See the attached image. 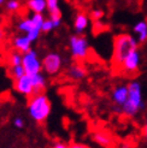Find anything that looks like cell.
<instances>
[{
    "mask_svg": "<svg viewBox=\"0 0 147 148\" xmlns=\"http://www.w3.org/2000/svg\"><path fill=\"white\" fill-rule=\"evenodd\" d=\"M53 29H56V28L52 23V21L49 18H46L45 22H43V24H42V33H49V32H52Z\"/></svg>",
    "mask_w": 147,
    "mask_h": 148,
    "instance_id": "cell-24",
    "label": "cell"
},
{
    "mask_svg": "<svg viewBox=\"0 0 147 148\" xmlns=\"http://www.w3.org/2000/svg\"><path fill=\"white\" fill-rule=\"evenodd\" d=\"M5 39H6V32L3 27H0V45L5 41Z\"/></svg>",
    "mask_w": 147,
    "mask_h": 148,
    "instance_id": "cell-29",
    "label": "cell"
},
{
    "mask_svg": "<svg viewBox=\"0 0 147 148\" xmlns=\"http://www.w3.org/2000/svg\"><path fill=\"white\" fill-rule=\"evenodd\" d=\"M69 52L75 60H84L89 54V42L84 35L74 34L69 38Z\"/></svg>",
    "mask_w": 147,
    "mask_h": 148,
    "instance_id": "cell-5",
    "label": "cell"
},
{
    "mask_svg": "<svg viewBox=\"0 0 147 148\" xmlns=\"http://www.w3.org/2000/svg\"><path fill=\"white\" fill-rule=\"evenodd\" d=\"M94 22H99L101 21V18L104 17V12H102L101 9H94L92 12H91V16H89Z\"/></svg>",
    "mask_w": 147,
    "mask_h": 148,
    "instance_id": "cell-23",
    "label": "cell"
},
{
    "mask_svg": "<svg viewBox=\"0 0 147 148\" xmlns=\"http://www.w3.org/2000/svg\"><path fill=\"white\" fill-rule=\"evenodd\" d=\"M92 138H93V141L97 145L104 147V148H111L112 145H113L112 136L110 135L107 131H105V130H97V131H94L93 135H92Z\"/></svg>",
    "mask_w": 147,
    "mask_h": 148,
    "instance_id": "cell-13",
    "label": "cell"
},
{
    "mask_svg": "<svg viewBox=\"0 0 147 148\" xmlns=\"http://www.w3.org/2000/svg\"><path fill=\"white\" fill-rule=\"evenodd\" d=\"M142 136L145 138V141L147 142V116L145 118V122H144V125H142Z\"/></svg>",
    "mask_w": 147,
    "mask_h": 148,
    "instance_id": "cell-28",
    "label": "cell"
},
{
    "mask_svg": "<svg viewBox=\"0 0 147 148\" xmlns=\"http://www.w3.org/2000/svg\"><path fill=\"white\" fill-rule=\"evenodd\" d=\"M32 81H33V87H34V94L43 93V90L47 87V79H46V76L42 73V71L32 75Z\"/></svg>",
    "mask_w": 147,
    "mask_h": 148,
    "instance_id": "cell-16",
    "label": "cell"
},
{
    "mask_svg": "<svg viewBox=\"0 0 147 148\" xmlns=\"http://www.w3.org/2000/svg\"><path fill=\"white\" fill-rule=\"evenodd\" d=\"M25 6L33 13H45L47 11L46 0H27Z\"/></svg>",
    "mask_w": 147,
    "mask_h": 148,
    "instance_id": "cell-17",
    "label": "cell"
},
{
    "mask_svg": "<svg viewBox=\"0 0 147 148\" xmlns=\"http://www.w3.org/2000/svg\"><path fill=\"white\" fill-rule=\"evenodd\" d=\"M129 94L126 103L121 108V113L126 117L134 118L139 113H141L146 107V102L144 98L142 86L139 81H130L128 83Z\"/></svg>",
    "mask_w": 147,
    "mask_h": 148,
    "instance_id": "cell-1",
    "label": "cell"
},
{
    "mask_svg": "<svg viewBox=\"0 0 147 148\" xmlns=\"http://www.w3.org/2000/svg\"><path fill=\"white\" fill-rule=\"evenodd\" d=\"M133 33L139 43H145L147 41V21H137L133 27Z\"/></svg>",
    "mask_w": 147,
    "mask_h": 148,
    "instance_id": "cell-14",
    "label": "cell"
},
{
    "mask_svg": "<svg viewBox=\"0 0 147 148\" xmlns=\"http://www.w3.org/2000/svg\"><path fill=\"white\" fill-rule=\"evenodd\" d=\"M22 7V1L21 0H6L5 3V9L9 12H17Z\"/></svg>",
    "mask_w": 147,
    "mask_h": 148,
    "instance_id": "cell-19",
    "label": "cell"
},
{
    "mask_svg": "<svg viewBox=\"0 0 147 148\" xmlns=\"http://www.w3.org/2000/svg\"><path fill=\"white\" fill-rule=\"evenodd\" d=\"M28 114L36 123H43L51 114V101L43 93L34 94L28 101Z\"/></svg>",
    "mask_w": 147,
    "mask_h": 148,
    "instance_id": "cell-3",
    "label": "cell"
},
{
    "mask_svg": "<svg viewBox=\"0 0 147 148\" xmlns=\"http://www.w3.org/2000/svg\"><path fill=\"white\" fill-rule=\"evenodd\" d=\"M49 16L48 18L52 21V23L54 25V28H58L62 24V12L58 11V12H52V13H48Z\"/></svg>",
    "mask_w": 147,
    "mask_h": 148,
    "instance_id": "cell-21",
    "label": "cell"
},
{
    "mask_svg": "<svg viewBox=\"0 0 147 148\" xmlns=\"http://www.w3.org/2000/svg\"><path fill=\"white\" fill-rule=\"evenodd\" d=\"M12 125L16 129H23L25 123H24V119L22 117H14L13 121H12Z\"/></svg>",
    "mask_w": 147,
    "mask_h": 148,
    "instance_id": "cell-25",
    "label": "cell"
},
{
    "mask_svg": "<svg viewBox=\"0 0 147 148\" xmlns=\"http://www.w3.org/2000/svg\"><path fill=\"white\" fill-rule=\"evenodd\" d=\"M13 88L18 94L23 95V97L30 98L32 95H34L32 76L28 75V73H24L23 76H21L17 79H13Z\"/></svg>",
    "mask_w": 147,
    "mask_h": 148,
    "instance_id": "cell-10",
    "label": "cell"
},
{
    "mask_svg": "<svg viewBox=\"0 0 147 148\" xmlns=\"http://www.w3.org/2000/svg\"><path fill=\"white\" fill-rule=\"evenodd\" d=\"M22 65L25 70V73L28 75H34L42 71V60L39 57L38 52L35 49H30L23 53V60H22Z\"/></svg>",
    "mask_w": 147,
    "mask_h": 148,
    "instance_id": "cell-7",
    "label": "cell"
},
{
    "mask_svg": "<svg viewBox=\"0 0 147 148\" xmlns=\"http://www.w3.org/2000/svg\"><path fill=\"white\" fill-rule=\"evenodd\" d=\"M89 22H91V17L86 14L84 12H78L75 18H74V32L75 34H81L83 35V33L89 27Z\"/></svg>",
    "mask_w": 147,
    "mask_h": 148,
    "instance_id": "cell-12",
    "label": "cell"
},
{
    "mask_svg": "<svg viewBox=\"0 0 147 148\" xmlns=\"http://www.w3.org/2000/svg\"><path fill=\"white\" fill-rule=\"evenodd\" d=\"M51 148H69V145L65 143L64 141H56L51 146Z\"/></svg>",
    "mask_w": 147,
    "mask_h": 148,
    "instance_id": "cell-26",
    "label": "cell"
},
{
    "mask_svg": "<svg viewBox=\"0 0 147 148\" xmlns=\"http://www.w3.org/2000/svg\"><path fill=\"white\" fill-rule=\"evenodd\" d=\"M67 75L69 76V78H71L74 81H81L86 77L87 71L84 69V66L76 63V64H71L68 68Z\"/></svg>",
    "mask_w": 147,
    "mask_h": 148,
    "instance_id": "cell-15",
    "label": "cell"
},
{
    "mask_svg": "<svg viewBox=\"0 0 147 148\" xmlns=\"http://www.w3.org/2000/svg\"><path fill=\"white\" fill-rule=\"evenodd\" d=\"M22 60H23V53H21V52L16 51V49L11 51L6 57V63L9 65V68L22 65Z\"/></svg>",
    "mask_w": 147,
    "mask_h": 148,
    "instance_id": "cell-18",
    "label": "cell"
},
{
    "mask_svg": "<svg viewBox=\"0 0 147 148\" xmlns=\"http://www.w3.org/2000/svg\"><path fill=\"white\" fill-rule=\"evenodd\" d=\"M42 71L49 76L59 73L63 68V57L58 52H48L41 58Z\"/></svg>",
    "mask_w": 147,
    "mask_h": 148,
    "instance_id": "cell-6",
    "label": "cell"
},
{
    "mask_svg": "<svg viewBox=\"0 0 147 148\" xmlns=\"http://www.w3.org/2000/svg\"><path fill=\"white\" fill-rule=\"evenodd\" d=\"M69 148H91V147L82 142H72L69 145Z\"/></svg>",
    "mask_w": 147,
    "mask_h": 148,
    "instance_id": "cell-27",
    "label": "cell"
},
{
    "mask_svg": "<svg viewBox=\"0 0 147 148\" xmlns=\"http://www.w3.org/2000/svg\"><path fill=\"white\" fill-rule=\"evenodd\" d=\"M43 13H33L30 16H27L18 21L17 29L18 32L27 34L28 38L32 40V42L36 41L39 39L40 34L42 33V24L45 22Z\"/></svg>",
    "mask_w": 147,
    "mask_h": 148,
    "instance_id": "cell-4",
    "label": "cell"
},
{
    "mask_svg": "<svg viewBox=\"0 0 147 148\" xmlns=\"http://www.w3.org/2000/svg\"><path fill=\"white\" fill-rule=\"evenodd\" d=\"M32 40L28 38L27 34H18L13 36L11 40V45L13 49H16L21 53H25V52L32 49Z\"/></svg>",
    "mask_w": 147,
    "mask_h": 148,
    "instance_id": "cell-11",
    "label": "cell"
},
{
    "mask_svg": "<svg viewBox=\"0 0 147 148\" xmlns=\"http://www.w3.org/2000/svg\"><path fill=\"white\" fill-rule=\"evenodd\" d=\"M140 65H141V53L139 48L131 51L130 53L124 58V60L121 65V70L124 72V73H134L136 72L139 69H140Z\"/></svg>",
    "mask_w": 147,
    "mask_h": 148,
    "instance_id": "cell-8",
    "label": "cell"
},
{
    "mask_svg": "<svg viewBox=\"0 0 147 148\" xmlns=\"http://www.w3.org/2000/svg\"><path fill=\"white\" fill-rule=\"evenodd\" d=\"M5 3H6V0H0V7L5 6Z\"/></svg>",
    "mask_w": 147,
    "mask_h": 148,
    "instance_id": "cell-30",
    "label": "cell"
},
{
    "mask_svg": "<svg viewBox=\"0 0 147 148\" xmlns=\"http://www.w3.org/2000/svg\"><path fill=\"white\" fill-rule=\"evenodd\" d=\"M46 1H47V10H48V13L60 11L59 0H46Z\"/></svg>",
    "mask_w": 147,
    "mask_h": 148,
    "instance_id": "cell-22",
    "label": "cell"
},
{
    "mask_svg": "<svg viewBox=\"0 0 147 148\" xmlns=\"http://www.w3.org/2000/svg\"><path fill=\"white\" fill-rule=\"evenodd\" d=\"M128 94H129L128 84H117L116 87H113L110 97H111L112 103L115 105L116 112L121 113V108L124 103H126V101L128 99Z\"/></svg>",
    "mask_w": 147,
    "mask_h": 148,
    "instance_id": "cell-9",
    "label": "cell"
},
{
    "mask_svg": "<svg viewBox=\"0 0 147 148\" xmlns=\"http://www.w3.org/2000/svg\"><path fill=\"white\" fill-rule=\"evenodd\" d=\"M25 73V70L23 68V65H17V66H11L9 68V75L13 78V79H17L21 76H23Z\"/></svg>",
    "mask_w": 147,
    "mask_h": 148,
    "instance_id": "cell-20",
    "label": "cell"
},
{
    "mask_svg": "<svg viewBox=\"0 0 147 148\" xmlns=\"http://www.w3.org/2000/svg\"><path fill=\"white\" fill-rule=\"evenodd\" d=\"M139 48V41L134 35L120 34L113 39V51H112V64L116 68H121V65L131 51Z\"/></svg>",
    "mask_w": 147,
    "mask_h": 148,
    "instance_id": "cell-2",
    "label": "cell"
}]
</instances>
